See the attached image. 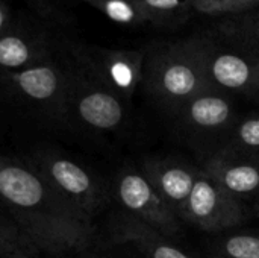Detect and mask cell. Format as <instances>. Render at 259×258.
Wrapping results in <instances>:
<instances>
[{
	"label": "cell",
	"instance_id": "12",
	"mask_svg": "<svg viewBox=\"0 0 259 258\" xmlns=\"http://www.w3.org/2000/svg\"><path fill=\"white\" fill-rule=\"evenodd\" d=\"M200 170L241 201L259 199V158L220 149Z\"/></svg>",
	"mask_w": 259,
	"mask_h": 258
},
{
	"label": "cell",
	"instance_id": "6",
	"mask_svg": "<svg viewBox=\"0 0 259 258\" xmlns=\"http://www.w3.org/2000/svg\"><path fill=\"white\" fill-rule=\"evenodd\" d=\"M64 56L70 67L67 122H76L97 132L118 129L127 116L126 102L83 73L65 53Z\"/></svg>",
	"mask_w": 259,
	"mask_h": 258
},
{
	"label": "cell",
	"instance_id": "5",
	"mask_svg": "<svg viewBox=\"0 0 259 258\" xmlns=\"http://www.w3.org/2000/svg\"><path fill=\"white\" fill-rule=\"evenodd\" d=\"M29 166L68 205L88 219L103 208L106 193L103 186L80 164L55 151H36L27 160Z\"/></svg>",
	"mask_w": 259,
	"mask_h": 258
},
{
	"label": "cell",
	"instance_id": "20",
	"mask_svg": "<svg viewBox=\"0 0 259 258\" xmlns=\"http://www.w3.org/2000/svg\"><path fill=\"white\" fill-rule=\"evenodd\" d=\"M223 258H259V237L253 234H232L222 239L217 254Z\"/></svg>",
	"mask_w": 259,
	"mask_h": 258
},
{
	"label": "cell",
	"instance_id": "3",
	"mask_svg": "<svg viewBox=\"0 0 259 258\" xmlns=\"http://www.w3.org/2000/svg\"><path fill=\"white\" fill-rule=\"evenodd\" d=\"M0 87L18 103L53 120L67 122L70 67L62 52L46 62L0 75Z\"/></svg>",
	"mask_w": 259,
	"mask_h": 258
},
{
	"label": "cell",
	"instance_id": "2",
	"mask_svg": "<svg viewBox=\"0 0 259 258\" xmlns=\"http://www.w3.org/2000/svg\"><path fill=\"white\" fill-rule=\"evenodd\" d=\"M146 50V93L162 106L178 111L194 96L212 90L206 73V35L155 44Z\"/></svg>",
	"mask_w": 259,
	"mask_h": 258
},
{
	"label": "cell",
	"instance_id": "7",
	"mask_svg": "<svg viewBox=\"0 0 259 258\" xmlns=\"http://www.w3.org/2000/svg\"><path fill=\"white\" fill-rule=\"evenodd\" d=\"M206 73L214 90L259 100V55L206 35Z\"/></svg>",
	"mask_w": 259,
	"mask_h": 258
},
{
	"label": "cell",
	"instance_id": "16",
	"mask_svg": "<svg viewBox=\"0 0 259 258\" xmlns=\"http://www.w3.org/2000/svg\"><path fill=\"white\" fill-rule=\"evenodd\" d=\"M150 24L158 27H178L188 21L193 0H137Z\"/></svg>",
	"mask_w": 259,
	"mask_h": 258
},
{
	"label": "cell",
	"instance_id": "1",
	"mask_svg": "<svg viewBox=\"0 0 259 258\" xmlns=\"http://www.w3.org/2000/svg\"><path fill=\"white\" fill-rule=\"evenodd\" d=\"M0 207L39 252H80L93 242L91 219L62 201L27 161L2 154Z\"/></svg>",
	"mask_w": 259,
	"mask_h": 258
},
{
	"label": "cell",
	"instance_id": "22",
	"mask_svg": "<svg viewBox=\"0 0 259 258\" xmlns=\"http://www.w3.org/2000/svg\"><path fill=\"white\" fill-rule=\"evenodd\" d=\"M12 23H14V21H12V18H11L9 6H8L3 0H0V35L5 33V32L11 27Z\"/></svg>",
	"mask_w": 259,
	"mask_h": 258
},
{
	"label": "cell",
	"instance_id": "9",
	"mask_svg": "<svg viewBox=\"0 0 259 258\" xmlns=\"http://www.w3.org/2000/svg\"><path fill=\"white\" fill-rule=\"evenodd\" d=\"M246 219L244 201L235 198L202 170L187 202L185 222L205 233H223Z\"/></svg>",
	"mask_w": 259,
	"mask_h": 258
},
{
	"label": "cell",
	"instance_id": "21",
	"mask_svg": "<svg viewBox=\"0 0 259 258\" xmlns=\"http://www.w3.org/2000/svg\"><path fill=\"white\" fill-rule=\"evenodd\" d=\"M259 0H193V8L206 15H235L256 9Z\"/></svg>",
	"mask_w": 259,
	"mask_h": 258
},
{
	"label": "cell",
	"instance_id": "10",
	"mask_svg": "<svg viewBox=\"0 0 259 258\" xmlns=\"http://www.w3.org/2000/svg\"><path fill=\"white\" fill-rule=\"evenodd\" d=\"M140 170L146 175L165 204L176 213L181 222H185L187 202L200 169L178 160L150 157L143 160Z\"/></svg>",
	"mask_w": 259,
	"mask_h": 258
},
{
	"label": "cell",
	"instance_id": "23",
	"mask_svg": "<svg viewBox=\"0 0 259 258\" xmlns=\"http://www.w3.org/2000/svg\"><path fill=\"white\" fill-rule=\"evenodd\" d=\"M77 258H99L97 254H93V252H83V254H80Z\"/></svg>",
	"mask_w": 259,
	"mask_h": 258
},
{
	"label": "cell",
	"instance_id": "15",
	"mask_svg": "<svg viewBox=\"0 0 259 258\" xmlns=\"http://www.w3.org/2000/svg\"><path fill=\"white\" fill-rule=\"evenodd\" d=\"M217 35L259 55V11L231 15L219 24Z\"/></svg>",
	"mask_w": 259,
	"mask_h": 258
},
{
	"label": "cell",
	"instance_id": "18",
	"mask_svg": "<svg viewBox=\"0 0 259 258\" xmlns=\"http://www.w3.org/2000/svg\"><path fill=\"white\" fill-rule=\"evenodd\" d=\"M39 251L6 216H0V258H32Z\"/></svg>",
	"mask_w": 259,
	"mask_h": 258
},
{
	"label": "cell",
	"instance_id": "25",
	"mask_svg": "<svg viewBox=\"0 0 259 258\" xmlns=\"http://www.w3.org/2000/svg\"><path fill=\"white\" fill-rule=\"evenodd\" d=\"M211 258H223V257H220V255H214V257H211Z\"/></svg>",
	"mask_w": 259,
	"mask_h": 258
},
{
	"label": "cell",
	"instance_id": "19",
	"mask_svg": "<svg viewBox=\"0 0 259 258\" xmlns=\"http://www.w3.org/2000/svg\"><path fill=\"white\" fill-rule=\"evenodd\" d=\"M222 149L259 158V114L247 117L234 126Z\"/></svg>",
	"mask_w": 259,
	"mask_h": 258
},
{
	"label": "cell",
	"instance_id": "13",
	"mask_svg": "<svg viewBox=\"0 0 259 258\" xmlns=\"http://www.w3.org/2000/svg\"><path fill=\"white\" fill-rule=\"evenodd\" d=\"M175 114L188 129L196 132H219L232 126L235 109L226 93L212 88L194 96Z\"/></svg>",
	"mask_w": 259,
	"mask_h": 258
},
{
	"label": "cell",
	"instance_id": "14",
	"mask_svg": "<svg viewBox=\"0 0 259 258\" xmlns=\"http://www.w3.org/2000/svg\"><path fill=\"white\" fill-rule=\"evenodd\" d=\"M111 237L118 245H131L146 258H191L167 240L164 234L129 214L118 216L111 227Z\"/></svg>",
	"mask_w": 259,
	"mask_h": 258
},
{
	"label": "cell",
	"instance_id": "4",
	"mask_svg": "<svg viewBox=\"0 0 259 258\" xmlns=\"http://www.w3.org/2000/svg\"><path fill=\"white\" fill-rule=\"evenodd\" d=\"M64 53L76 67L126 103L141 85L146 50L68 43L64 44Z\"/></svg>",
	"mask_w": 259,
	"mask_h": 258
},
{
	"label": "cell",
	"instance_id": "24",
	"mask_svg": "<svg viewBox=\"0 0 259 258\" xmlns=\"http://www.w3.org/2000/svg\"><path fill=\"white\" fill-rule=\"evenodd\" d=\"M253 211H255V214L259 217V199L255 202V205H253Z\"/></svg>",
	"mask_w": 259,
	"mask_h": 258
},
{
	"label": "cell",
	"instance_id": "8",
	"mask_svg": "<svg viewBox=\"0 0 259 258\" xmlns=\"http://www.w3.org/2000/svg\"><path fill=\"white\" fill-rule=\"evenodd\" d=\"M115 198L126 214L152 227L165 237L181 231V219L159 196L141 170L124 169L115 181Z\"/></svg>",
	"mask_w": 259,
	"mask_h": 258
},
{
	"label": "cell",
	"instance_id": "17",
	"mask_svg": "<svg viewBox=\"0 0 259 258\" xmlns=\"http://www.w3.org/2000/svg\"><path fill=\"white\" fill-rule=\"evenodd\" d=\"M114 23L124 26H143L149 20L137 0H82Z\"/></svg>",
	"mask_w": 259,
	"mask_h": 258
},
{
	"label": "cell",
	"instance_id": "11",
	"mask_svg": "<svg viewBox=\"0 0 259 258\" xmlns=\"http://www.w3.org/2000/svg\"><path fill=\"white\" fill-rule=\"evenodd\" d=\"M58 44L47 33L17 23L0 35V75L15 73L55 58Z\"/></svg>",
	"mask_w": 259,
	"mask_h": 258
}]
</instances>
